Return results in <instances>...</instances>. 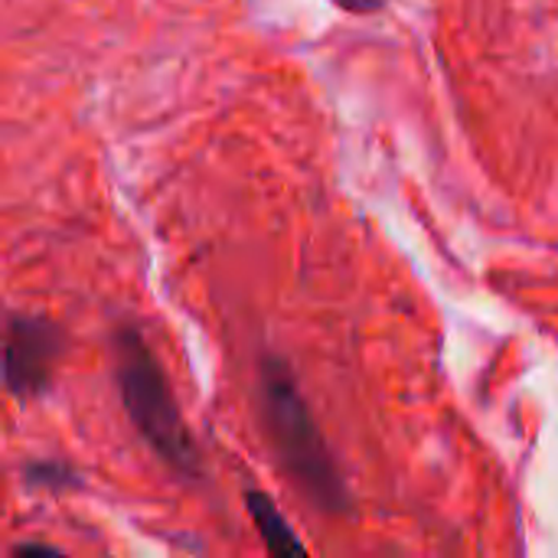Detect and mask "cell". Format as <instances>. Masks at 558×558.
Returning a JSON list of instances; mask_svg holds the SVG:
<instances>
[{
  "label": "cell",
  "instance_id": "obj_1",
  "mask_svg": "<svg viewBox=\"0 0 558 558\" xmlns=\"http://www.w3.org/2000/svg\"><path fill=\"white\" fill-rule=\"evenodd\" d=\"M258 412L268 432V441L291 474L298 490L314 500L320 510L340 513L347 510L350 497L343 477L327 451V441L288 369L284 360L265 356L258 363Z\"/></svg>",
  "mask_w": 558,
  "mask_h": 558
},
{
  "label": "cell",
  "instance_id": "obj_2",
  "mask_svg": "<svg viewBox=\"0 0 558 558\" xmlns=\"http://www.w3.org/2000/svg\"><path fill=\"white\" fill-rule=\"evenodd\" d=\"M114 373H118V392L124 402V412L134 425V432L144 438V445L177 474L199 477V451L196 441L177 409L173 389L167 383V373L147 340L124 327L114 337Z\"/></svg>",
  "mask_w": 558,
  "mask_h": 558
},
{
  "label": "cell",
  "instance_id": "obj_3",
  "mask_svg": "<svg viewBox=\"0 0 558 558\" xmlns=\"http://www.w3.org/2000/svg\"><path fill=\"white\" fill-rule=\"evenodd\" d=\"M65 337L43 314H13L0 327V383L16 399H39L56 376Z\"/></svg>",
  "mask_w": 558,
  "mask_h": 558
},
{
  "label": "cell",
  "instance_id": "obj_4",
  "mask_svg": "<svg viewBox=\"0 0 558 558\" xmlns=\"http://www.w3.org/2000/svg\"><path fill=\"white\" fill-rule=\"evenodd\" d=\"M245 507H248V517L255 523V530L262 533L265 546L275 553V556H304L307 546L294 536L291 523L281 517V510L275 507V500L262 490H252L245 494Z\"/></svg>",
  "mask_w": 558,
  "mask_h": 558
},
{
  "label": "cell",
  "instance_id": "obj_5",
  "mask_svg": "<svg viewBox=\"0 0 558 558\" xmlns=\"http://www.w3.org/2000/svg\"><path fill=\"white\" fill-rule=\"evenodd\" d=\"M26 481L29 484H43V487H75L78 484V474L56 464V461H39V464H29L26 468Z\"/></svg>",
  "mask_w": 558,
  "mask_h": 558
},
{
  "label": "cell",
  "instance_id": "obj_6",
  "mask_svg": "<svg viewBox=\"0 0 558 558\" xmlns=\"http://www.w3.org/2000/svg\"><path fill=\"white\" fill-rule=\"evenodd\" d=\"M333 3L347 13H376L386 7V0H333Z\"/></svg>",
  "mask_w": 558,
  "mask_h": 558
},
{
  "label": "cell",
  "instance_id": "obj_7",
  "mask_svg": "<svg viewBox=\"0 0 558 558\" xmlns=\"http://www.w3.org/2000/svg\"><path fill=\"white\" fill-rule=\"evenodd\" d=\"M16 553H20V556H29V553H46V556H56L59 549H56V546H36V543H29V546H16Z\"/></svg>",
  "mask_w": 558,
  "mask_h": 558
}]
</instances>
